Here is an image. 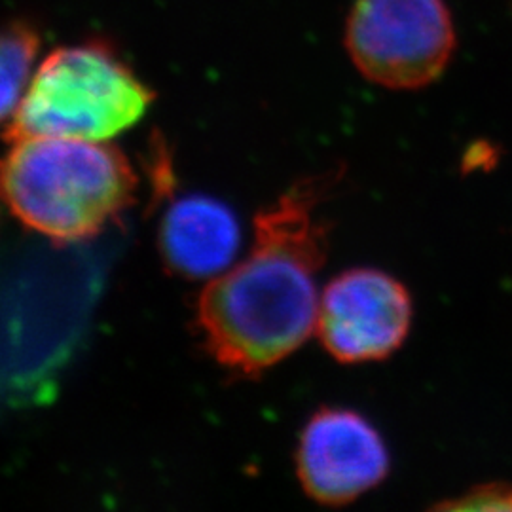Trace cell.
Here are the masks:
<instances>
[{"label":"cell","mask_w":512,"mask_h":512,"mask_svg":"<svg viewBox=\"0 0 512 512\" xmlns=\"http://www.w3.org/2000/svg\"><path fill=\"white\" fill-rule=\"evenodd\" d=\"M346 48L370 82L418 90L448 67L456 48L454 21L444 0H357Z\"/></svg>","instance_id":"277c9868"},{"label":"cell","mask_w":512,"mask_h":512,"mask_svg":"<svg viewBox=\"0 0 512 512\" xmlns=\"http://www.w3.org/2000/svg\"><path fill=\"white\" fill-rule=\"evenodd\" d=\"M241 245L234 213L211 198L190 196L171 205L160 228L165 262L177 274L207 279L224 274Z\"/></svg>","instance_id":"52a82bcc"},{"label":"cell","mask_w":512,"mask_h":512,"mask_svg":"<svg viewBox=\"0 0 512 512\" xmlns=\"http://www.w3.org/2000/svg\"><path fill=\"white\" fill-rule=\"evenodd\" d=\"M323 179L294 184L255 219L251 253L203 291L198 321L220 365L256 376L300 348L317 325V274L327 226L317 217Z\"/></svg>","instance_id":"6da1fadb"},{"label":"cell","mask_w":512,"mask_h":512,"mask_svg":"<svg viewBox=\"0 0 512 512\" xmlns=\"http://www.w3.org/2000/svg\"><path fill=\"white\" fill-rule=\"evenodd\" d=\"M412 300L403 283L357 268L334 277L319 300L315 334L338 363L382 361L403 346Z\"/></svg>","instance_id":"5b68a950"},{"label":"cell","mask_w":512,"mask_h":512,"mask_svg":"<svg viewBox=\"0 0 512 512\" xmlns=\"http://www.w3.org/2000/svg\"><path fill=\"white\" fill-rule=\"evenodd\" d=\"M154 101L107 44L57 48L33 74L4 139L33 137L109 141L135 126Z\"/></svg>","instance_id":"3957f363"},{"label":"cell","mask_w":512,"mask_h":512,"mask_svg":"<svg viewBox=\"0 0 512 512\" xmlns=\"http://www.w3.org/2000/svg\"><path fill=\"white\" fill-rule=\"evenodd\" d=\"M137 175L105 141L33 137L0 158V196L27 228L59 243L93 238L135 200Z\"/></svg>","instance_id":"7a4b0ae2"},{"label":"cell","mask_w":512,"mask_h":512,"mask_svg":"<svg viewBox=\"0 0 512 512\" xmlns=\"http://www.w3.org/2000/svg\"><path fill=\"white\" fill-rule=\"evenodd\" d=\"M40 44L37 27L25 19L0 27V124L14 116L27 92Z\"/></svg>","instance_id":"ba28073f"},{"label":"cell","mask_w":512,"mask_h":512,"mask_svg":"<svg viewBox=\"0 0 512 512\" xmlns=\"http://www.w3.org/2000/svg\"><path fill=\"white\" fill-rule=\"evenodd\" d=\"M389 471L380 433L357 412L321 408L304 427L296 473L304 492L323 505H346L378 486Z\"/></svg>","instance_id":"8992f818"},{"label":"cell","mask_w":512,"mask_h":512,"mask_svg":"<svg viewBox=\"0 0 512 512\" xmlns=\"http://www.w3.org/2000/svg\"><path fill=\"white\" fill-rule=\"evenodd\" d=\"M439 511H503L512 512V484L494 482L482 484L459 495L452 501H444L437 505Z\"/></svg>","instance_id":"9c48e42d"}]
</instances>
